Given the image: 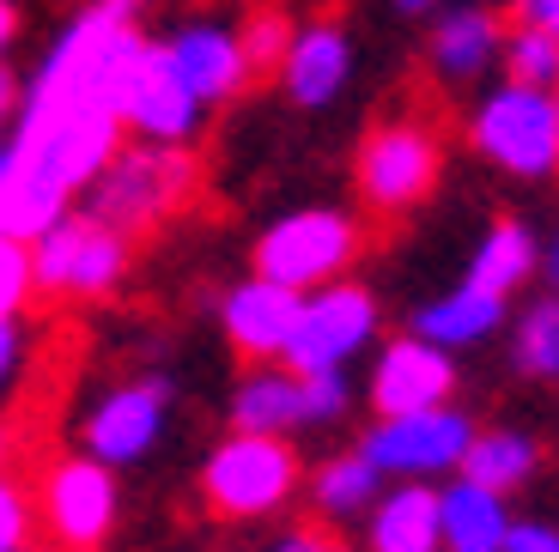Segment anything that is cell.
<instances>
[{
    "instance_id": "d590c367",
    "label": "cell",
    "mask_w": 559,
    "mask_h": 552,
    "mask_svg": "<svg viewBox=\"0 0 559 552\" xmlns=\"http://www.w3.org/2000/svg\"><path fill=\"white\" fill-rule=\"evenodd\" d=\"M395 7H402V13H414V19H426L432 7H444V0H395Z\"/></svg>"
},
{
    "instance_id": "4fadbf2b",
    "label": "cell",
    "mask_w": 559,
    "mask_h": 552,
    "mask_svg": "<svg viewBox=\"0 0 559 552\" xmlns=\"http://www.w3.org/2000/svg\"><path fill=\"white\" fill-rule=\"evenodd\" d=\"M298 310H305L298 291L250 274V279H238V286L219 298V328L250 364H280L286 359V346H293Z\"/></svg>"
},
{
    "instance_id": "d6a6232c",
    "label": "cell",
    "mask_w": 559,
    "mask_h": 552,
    "mask_svg": "<svg viewBox=\"0 0 559 552\" xmlns=\"http://www.w3.org/2000/svg\"><path fill=\"white\" fill-rule=\"evenodd\" d=\"M19 104H25V85H19V73H7V68H0V140L13 134Z\"/></svg>"
},
{
    "instance_id": "74e56055",
    "label": "cell",
    "mask_w": 559,
    "mask_h": 552,
    "mask_svg": "<svg viewBox=\"0 0 559 552\" xmlns=\"http://www.w3.org/2000/svg\"><path fill=\"white\" fill-rule=\"evenodd\" d=\"M554 104H559V85H554Z\"/></svg>"
},
{
    "instance_id": "cb8c5ba5",
    "label": "cell",
    "mask_w": 559,
    "mask_h": 552,
    "mask_svg": "<svg viewBox=\"0 0 559 552\" xmlns=\"http://www.w3.org/2000/svg\"><path fill=\"white\" fill-rule=\"evenodd\" d=\"M511 371L559 388V291H547V298L523 304V316H511Z\"/></svg>"
},
{
    "instance_id": "e575fe53",
    "label": "cell",
    "mask_w": 559,
    "mask_h": 552,
    "mask_svg": "<svg viewBox=\"0 0 559 552\" xmlns=\"http://www.w3.org/2000/svg\"><path fill=\"white\" fill-rule=\"evenodd\" d=\"M19 43V7L13 0H0V68H7V49Z\"/></svg>"
},
{
    "instance_id": "9c48e42d",
    "label": "cell",
    "mask_w": 559,
    "mask_h": 552,
    "mask_svg": "<svg viewBox=\"0 0 559 552\" xmlns=\"http://www.w3.org/2000/svg\"><path fill=\"white\" fill-rule=\"evenodd\" d=\"M165 425H170V383L165 376H128L85 407L80 456L104 461V468H134L158 449Z\"/></svg>"
},
{
    "instance_id": "d4e9b609",
    "label": "cell",
    "mask_w": 559,
    "mask_h": 552,
    "mask_svg": "<svg viewBox=\"0 0 559 552\" xmlns=\"http://www.w3.org/2000/svg\"><path fill=\"white\" fill-rule=\"evenodd\" d=\"M499 73H504L511 85L554 92V85H559V37H547V31H535V25H504Z\"/></svg>"
},
{
    "instance_id": "ba28073f",
    "label": "cell",
    "mask_w": 559,
    "mask_h": 552,
    "mask_svg": "<svg viewBox=\"0 0 559 552\" xmlns=\"http://www.w3.org/2000/svg\"><path fill=\"white\" fill-rule=\"evenodd\" d=\"M378 298L359 286V279H335L322 291H305V310H298L293 346H286V371L298 376H335L347 371L359 352H371L378 340Z\"/></svg>"
},
{
    "instance_id": "8fae6325",
    "label": "cell",
    "mask_w": 559,
    "mask_h": 552,
    "mask_svg": "<svg viewBox=\"0 0 559 552\" xmlns=\"http://www.w3.org/2000/svg\"><path fill=\"white\" fill-rule=\"evenodd\" d=\"M365 400L378 419H402V413H432L456 400V359L426 346L419 334H395L378 346L371 376H365Z\"/></svg>"
},
{
    "instance_id": "ffe728a7",
    "label": "cell",
    "mask_w": 559,
    "mask_h": 552,
    "mask_svg": "<svg viewBox=\"0 0 559 552\" xmlns=\"http://www.w3.org/2000/svg\"><path fill=\"white\" fill-rule=\"evenodd\" d=\"M365 552H444L438 535V485L395 480L365 516Z\"/></svg>"
},
{
    "instance_id": "4dcf8cb0",
    "label": "cell",
    "mask_w": 559,
    "mask_h": 552,
    "mask_svg": "<svg viewBox=\"0 0 559 552\" xmlns=\"http://www.w3.org/2000/svg\"><path fill=\"white\" fill-rule=\"evenodd\" d=\"M274 552H353V547H347V540H335L329 528L305 523V528H286V535L274 540Z\"/></svg>"
},
{
    "instance_id": "6da1fadb",
    "label": "cell",
    "mask_w": 559,
    "mask_h": 552,
    "mask_svg": "<svg viewBox=\"0 0 559 552\" xmlns=\"http://www.w3.org/2000/svg\"><path fill=\"white\" fill-rule=\"evenodd\" d=\"M462 134L475 146V158H487L499 177L511 182H554L559 177V104L554 92L535 85H487L462 116Z\"/></svg>"
},
{
    "instance_id": "f546056e",
    "label": "cell",
    "mask_w": 559,
    "mask_h": 552,
    "mask_svg": "<svg viewBox=\"0 0 559 552\" xmlns=\"http://www.w3.org/2000/svg\"><path fill=\"white\" fill-rule=\"evenodd\" d=\"M504 552H559V523H542V516H523L504 540Z\"/></svg>"
},
{
    "instance_id": "5bb4252c",
    "label": "cell",
    "mask_w": 559,
    "mask_h": 552,
    "mask_svg": "<svg viewBox=\"0 0 559 552\" xmlns=\"http://www.w3.org/2000/svg\"><path fill=\"white\" fill-rule=\"evenodd\" d=\"M280 92L293 97L298 110H329L353 80V37L335 25V19H310V25H293V43L280 56Z\"/></svg>"
},
{
    "instance_id": "3957f363",
    "label": "cell",
    "mask_w": 559,
    "mask_h": 552,
    "mask_svg": "<svg viewBox=\"0 0 559 552\" xmlns=\"http://www.w3.org/2000/svg\"><path fill=\"white\" fill-rule=\"evenodd\" d=\"M189 189H195V158L177 153V146H140L134 140V146H122V153L110 158V170L80 194V207L98 225H110L116 237L134 243L140 231L165 225L170 213L189 201Z\"/></svg>"
},
{
    "instance_id": "30bf717a",
    "label": "cell",
    "mask_w": 559,
    "mask_h": 552,
    "mask_svg": "<svg viewBox=\"0 0 559 552\" xmlns=\"http://www.w3.org/2000/svg\"><path fill=\"white\" fill-rule=\"evenodd\" d=\"M43 528L56 535V547L68 552H98L110 540L116 516H122V485H116V468L92 456H68L43 473V497H37Z\"/></svg>"
},
{
    "instance_id": "44dd1931",
    "label": "cell",
    "mask_w": 559,
    "mask_h": 552,
    "mask_svg": "<svg viewBox=\"0 0 559 552\" xmlns=\"http://www.w3.org/2000/svg\"><path fill=\"white\" fill-rule=\"evenodd\" d=\"M535 267H542V237H535L523 219H492L487 231H480V243H475V255H468V274L462 279L511 304V291L530 286Z\"/></svg>"
},
{
    "instance_id": "4316f807",
    "label": "cell",
    "mask_w": 559,
    "mask_h": 552,
    "mask_svg": "<svg viewBox=\"0 0 559 552\" xmlns=\"http://www.w3.org/2000/svg\"><path fill=\"white\" fill-rule=\"evenodd\" d=\"M31 291H37V279H31V249L13 243V237H0V316H19Z\"/></svg>"
},
{
    "instance_id": "7a4b0ae2",
    "label": "cell",
    "mask_w": 559,
    "mask_h": 552,
    "mask_svg": "<svg viewBox=\"0 0 559 552\" xmlns=\"http://www.w3.org/2000/svg\"><path fill=\"white\" fill-rule=\"evenodd\" d=\"M305 485L293 437H255V431H225L201 461V504L219 523H262L280 516Z\"/></svg>"
},
{
    "instance_id": "f35d334b",
    "label": "cell",
    "mask_w": 559,
    "mask_h": 552,
    "mask_svg": "<svg viewBox=\"0 0 559 552\" xmlns=\"http://www.w3.org/2000/svg\"><path fill=\"white\" fill-rule=\"evenodd\" d=\"M19 552H31V547H19Z\"/></svg>"
},
{
    "instance_id": "d6986e66",
    "label": "cell",
    "mask_w": 559,
    "mask_h": 552,
    "mask_svg": "<svg viewBox=\"0 0 559 552\" xmlns=\"http://www.w3.org/2000/svg\"><path fill=\"white\" fill-rule=\"evenodd\" d=\"M511 528H518L511 497L462 480V473L438 485V535H444V552H504Z\"/></svg>"
},
{
    "instance_id": "7c38bea8",
    "label": "cell",
    "mask_w": 559,
    "mask_h": 552,
    "mask_svg": "<svg viewBox=\"0 0 559 552\" xmlns=\"http://www.w3.org/2000/svg\"><path fill=\"white\" fill-rule=\"evenodd\" d=\"M158 61L177 73L201 104H231V97L250 85V61H243L238 25H213V19H195V25H177L165 43H158Z\"/></svg>"
},
{
    "instance_id": "e0dca14e",
    "label": "cell",
    "mask_w": 559,
    "mask_h": 552,
    "mask_svg": "<svg viewBox=\"0 0 559 552\" xmlns=\"http://www.w3.org/2000/svg\"><path fill=\"white\" fill-rule=\"evenodd\" d=\"M511 322V304L504 298H492V291L468 286V279H456L450 291H438V298H426V304L414 310V328L426 346H438V352H468V346H487L492 334Z\"/></svg>"
},
{
    "instance_id": "603a6c76",
    "label": "cell",
    "mask_w": 559,
    "mask_h": 552,
    "mask_svg": "<svg viewBox=\"0 0 559 552\" xmlns=\"http://www.w3.org/2000/svg\"><path fill=\"white\" fill-rule=\"evenodd\" d=\"M383 485L390 480H383L359 449H341V456H329V461L310 468L305 492H310L317 523H353V516H371V504L383 497Z\"/></svg>"
},
{
    "instance_id": "52a82bcc",
    "label": "cell",
    "mask_w": 559,
    "mask_h": 552,
    "mask_svg": "<svg viewBox=\"0 0 559 552\" xmlns=\"http://www.w3.org/2000/svg\"><path fill=\"white\" fill-rule=\"evenodd\" d=\"M128 255H134L128 237H116L85 207H73L31 243V279L49 298H110L128 274Z\"/></svg>"
},
{
    "instance_id": "f1b7e54d",
    "label": "cell",
    "mask_w": 559,
    "mask_h": 552,
    "mask_svg": "<svg viewBox=\"0 0 559 552\" xmlns=\"http://www.w3.org/2000/svg\"><path fill=\"white\" fill-rule=\"evenodd\" d=\"M19 371H25V328H19V316H0V395L13 388Z\"/></svg>"
},
{
    "instance_id": "8d00e7d4",
    "label": "cell",
    "mask_w": 559,
    "mask_h": 552,
    "mask_svg": "<svg viewBox=\"0 0 559 552\" xmlns=\"http://www.w3.org/2000/svg\"><path fill=\"white\" fill-rule=\"evenodd\" d=\"M0 468H7V425H0Z\"/></svg>"
},
{
    "instance_id": "2e32d148",
    "label": "cell",
    "mask_w": 559,
    "mask_h": 552,
    "mask_svg": "<svg viewBox=\"0 0 559 552\" xmlns=\"http://www.w3.org/2000/svg\"><path fill=\"white\" fill-rule=\"evenodd\" d=\"M201 122H207V104L153 56L140 92L128 97V110H122V134H134L140 146H177V153H189V140L201 134Z\"/></svg>"
},
{
    "instance_id": "836d02e7",
    "label": "cell",
    "mask_w": 559,
    "mask_h": 552,
    "mask_svg": "<svg viewBox=\"0 0 559 552\" xmlns=\"http://www.w3.org/2000/svg\"><path fill=\"white\" fill-rule=\"evenodd\" d=\"M535 279H547V291H559V231L542 237V267H535Z\"/></svg>"
},
{
    "instance_id": "ac0fdd59",
    "label": "cell",
    "mask_w": 559,
    "mask_h": 552,
    "mask_svg": "<svg viewBox=\"0 0 559 552\" xmlns=\"http://www.w3.org/2000/svg\"><path fill=\"white\" fill-rule=\"evenodd\" d=\"M231 431H255V437H293L310 431V388L286 364H255L231 388Z\"/></svg>"
},
{
    "instance_id": "5b68a950",
    "label": "cell",
    "mask_w": 559,
    "mask_h": 552,
    "mask_svg": "<svg viewBox=\"0 0 559 552\" xmlns=\"http://www.w3.org/2000/svg\"><path fill=\"white\" fill-rule=\"evenodd\" d=\"M438 170H444V146H438L432 122L395 116V122H378L371 134L359 140V158H353V194H359L365 213L402 219V213H414L419 201L438 189Z\"/></svg>"
},
{
    "instance_id": "7402d4cb",
    "label": "cell",
    "mask_w": 559,
    "mask_h": 552,
    "mask_svg": "<svg viewBox=\"0 0 559 552\" xmlns=\"http://www.w3.org/2000/svg\"><path fill=\"white\" fill-rule=\"evenodd\" d=\"M542 473V443L518 425H480L468 443V461H462V480L487 485V492L511 497Z\"/></svg>"
},
{
    "instance_id": "83f0119b",
    "label": "cell",
    "mask_w": 559,
    "mask_h": 552,
    "mask_svg": "<svg viewBox=\"0 0 559 552\" xmlns=\"http://www.w3.org/2000/svg\"><path fill=\"white\" fill-rule=\"evenodd\" d=\"M31 535V492L0 468V552H19Z\"/></svg>"
},
{
    "instance_id": "484cf974",
    "label": "cell",
    "mask_w": 559,
    "mask_h": 552,
    "mask_svg": "<svg viewBox=\"0 0 559 552\" xmlns=\"http://www.w3.org/2000/svg\"><path fill=\"white\" fill-rule=\"evenodd\" d=\"M238 43H243V61H250V80L255 73H280V56H286V43H293V19L255 13L250 25L238 31Z\"/></svg>"
},
{
    "instance_id": "8992f818",
    "label": "cell",
    "mask_w": 559,
    "mask_h": 552,
    "mask_svg": "<svg viewBox=\"0 0 559 552\" xmlns=\"http://www.w3.org/2000/svg\"><path fill=\"white\" fill-rule=\"evenodd\" d=\"M475 413H462L456 400L432 407V413H402V419H371L359 431V449L383 480H414V485H444L462 473L468 443H475Z\"/></svg>"
},
{
    "instance_id": "277c9868",
    "label": "cell",
    "mask_w": 559,
    "mask_h": 552,
    "mask_svg": "<svg viewBox=\"0 0 559 552\" xmlns=\"http://www.w3.org/2000/svg\"><path fill=\"white\" fill-rule=\"evenodd\" d=\"M359 249H365V225L347 207H298L255 237L250 267L305 298V291L347 279V267L359 262Z\"/></svg>"
},
{
    "instance_id": "9a60e30c",
    "label": "cell",
    "mask_w": 559,
    "mask_h": 552,
    "mask_svg": "<svg viewBox=\"0 0 559 552\" xmlns=\"http://www.w3.org/2000/svg\"><path fill=\"white\" fill-rule=\"evenodd\" d=\"M499 49L504 19L492 7H450L426 37V61H432L438 85H480L487 73H499Z\"/></svg>"
},
{
    "instance_id": "1f68e13d",
    "label": "cell",
    "mask_w": 559,
    "mask_h": 552,
    "mask_svg": "<svg viewBox=\"0 0 559 552\" xmlns=\"http://www.w3.org/2000/svg\"><path fill=\"white\" fill-rule=\"evenodd\" d=\"M511 25H535L559 37V0H511Z\"/></svg>"
}]
</instances>
